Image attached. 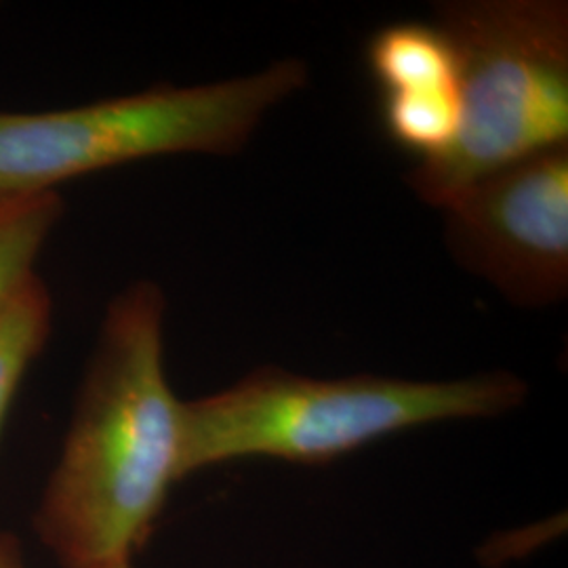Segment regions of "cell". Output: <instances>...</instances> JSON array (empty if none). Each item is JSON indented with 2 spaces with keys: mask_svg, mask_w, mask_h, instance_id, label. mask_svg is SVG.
Masks as SVG:
<instances>
[{
  "mask_svg": "<svg viewBox=\"0 0 568 568\" xmlns=\"http://www.w3.org/2000/svg\"><path fill=\"white\" fill-rule=\"evenodd\" d=\"M100 568H131V560H122V562H112V565H105Z\"/></svg>",
  "mask_w": 568,
  "mask_h": 568,
  "instance_id": "cell-10",
  "label": "cell"
},
{
  "mask_svg": "<svg viewBox=\"0 0 568 568\" xmlns=\"http://www.w3.org/2000/svg\"><path fill=\"white\" fill-rule=\"evenodd\" d=\"M307 82L302 60L257 74L51 112H0V192H55L110 166L166 154H236L267 112Z\"/></svg>",
  "mask_w": 568,
  "mask_h": 568,
  "instance_id": "cell-4",
  "label": "cell"
},
{
  "mask_svg": "<svg viewBox=\"0 0 568 568\" xmlns=\"http://www.w3.org/2000/svg\"><path fill=\"white\" fill-rule=\"evenodd\" d=\"M61 209L55 192H0V310L37 278L34 264Z\"/></svg>",
  "mask_w": 568,
  "mask_h": 568,
  "instance_id": "cell-7",
  "label": "cell"
},
{
  "mask_svg": "<svg viewBox=\"0 0 568 568\" xmlns=\"http://www.w3.org/2000/svg\"><path fill=\"white\" fill-rule=\"evenodd\" d=\"M365 61L379 98L459 93L455 51L436 23H389L371 37Z\"/></svg>",
  "mask_w": 568,
  "mask_h": 568,
  "instance_id": "cell-6",
  "label": "cell"
},
{
  "mask_svg": "<svg viewBox=\"0 0 568 568\" xmlns=\"http://www.w3.org/2000/svg\"><path fill=\"white\" fill-rule=\"evenodd\" d=\"M443 211L453 257L511 304L567 297L568 143L488 175Z\"/></svg>",
  "mask_w": 568,
  "mask_h": 568,
  "instance_id": "cell-5",
  "label": "cell"
},
{
  "mask_svg": "<svg viewBox=\"0 0 568 568\" xmlns=\"http://www.w3.org/2000/svg\"><path fill=\"white\" fill-rule=\"evenodd\" d=\"M164 295L124 288L103 318L37 530L63 568L131 560L182 476V403L164 373Z\"/></svg>",
  "mask_w": 568,
  "mask_h": 568,
  "instance_id": "cell-1",
  "label": "cell"
},
{
  "mask_svg": "<svg viewBox=\"0 0 568 568\" xmlns=\"http://www.w3.org/2000/svg\"><path fill=\"white\" fill-rule=\"evenodd\" d=\"M527 394L509 373L450 382L314 379L262 366L217 394L182 403V476L248 457L323 466L415 427L504 415Z\"/></svg>",
  "mask_w": 568,
  "mask_h": 568,
  "instance_id": "cell-2",
  "label": "cell"
},
{
  "mask_svg": "<svg viewBox=\"0 0 568 568\" xmlns=\"http://www.w3.org/2000/svg\"><path fill=\"white\" fill-rule=\"evenodd\" d=\"M51 295L39 276L0 310V432L28 366L51 335Z\"/></svg>",
  "mask_w": 568,
  "mask_h": 568,
  "instance_id": "cell-8",
  "label": "cell"
},
{
  "mask_svg": "<svg viewBox=\"0 0 568 568\" xmlns=\"http://www.w3.org/2000/svg\"><path fill=\"white\" fill-rule=\"evenodd\" d=\"M0 568H26L16 537L0 532Z\"/></svg>",
  "mask_w": 568,
  "mask_h": 568,
  "instance_id": "cell-9",
  "label": "cell"
},
{
  "mask_svg": "<svg viewBox=\"0 0 568 568\" xmlns=\"http://www.w3.org/2000/svg\"><path fill=\"white\" fill-rule=\"evenodd\" d=\"M459 65L462 122L447 152L408 171V187L447 209L471 185L568 143V4L457 0L434 21Z\"/></svg>",
  "mask_w": 568,
  "mask_h": 568,
  "instance_id": "cell-3",
  "label": "cell"
}]
</instances>
